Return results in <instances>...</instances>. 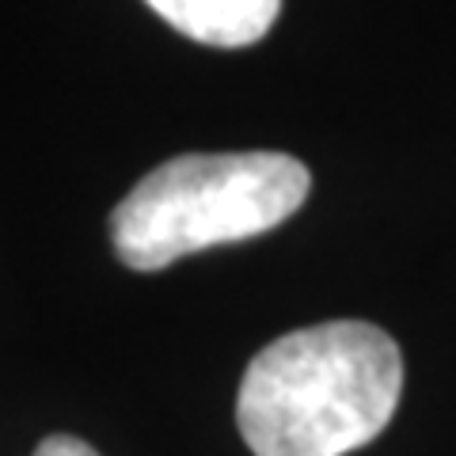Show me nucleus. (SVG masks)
Segmentation results:
<instances>
[{"instance_id":"obj_1","label":"nucleus","mask_w":456,"mask_h":456,"mask_svg":"<svg viewBox=\"0 0 456 456\" xmlns=\"http://www.w3.org/2000/svg\"><path fill=\"white\" fill-rule=\"evenodd\" d=\"M403 392L395 338L365 320L289 331L244 369L236 426L255 456H346L392 422Z\"/></svg>"},{"instance_id":"obj_2","label":"nucleus","mask_w":456,"mask_h":456,"mask_svg":"<svg viewBox=\"0 0 456 456\" xmlns=\"http://www.w3.org/2000/svg\"><path fill=\"white\" fill-rule=\"evenodd\" d=\"M312 187L289 152H187L152 167L110 213L122 266L152 274L183 255L240 244L289 221Z\"/></svg>"},{"instance_id":"obj_4","label":"nucleus","mask_w":456,"mask_h":456,"mask_svg":"<svg viewBox=\"0 0 456 456\" xmlns=\"http://www.w3.org/2000/svg\"><path fill=\"white\" fill-rule=\"evenodd\" d=\"M31 456H99V452L73 434H50L46 441H38V449Z\"/></svg>"},{"instance_id":"obj_3","label":"nucleus","mask_w":456,"mask_h":456,"mask_svg":"<svg viewBox=\"0 0 456 456\" xmlns=\"http://www.w3.org/2000/svg\"><path fill=\"white\" fill-rule=\"evenodd\" d=\"M145 4L194 42L240 50L274 27L281 0H145Z\"/></svg>"}]
</instances>
